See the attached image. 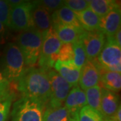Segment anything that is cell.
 I'll use <instances>...</instances> for the list:
<instances>
[{"instance_id": "obj_1", "label": "cell", "mask_w": 121, "mask_h": 121, "mask_svg": "<svg viewBox=\"0 0 121 121\" xmlns=\"http://www.w3.org/2000/svg\"><path fill=\"white\" fill-rule=\"evenodd\" d=\"M17 89L23 97L37 100L46 105L51 95V86L47 71L41 68H26L17 81Z\"/></svg>"}, {"instance_id": "obj_2", "label": "cell", "mask_w": 121, "mask_h": 121, "mask_svg": "<svg viewBox=\"0 0 121 121\" xmlns=\"http://www.w3.org/2000/svg\"><path fill=\"white\" fill-rule=\"evenodd\" d=\"M24 59L16 43H8L0 60V71L9 83L17 82L26 71Z\"/></svg>"}, {"instance_id": "obj_3", "label": "cell", "mask_w": 121, "mask_h": 121, "mask_svg": "<svg viewBox=\"0 0 121 121\" xmlns=\"http://www.w3.org/2000/svg\"><path fill=\"white\" fill-rule=\"evenodd\" d=\"M44 35L35 28L21 32L17 44L22 52L26 67H33L38 62L41 52Z\"/></svg>"}, {"instance_id": "obj_4", "label": "cell", "mask_w": 121, "mask_h": 121, "mask_svg": "<svg viewBox=\"0 0 121 121\" xmlns=\"http://www.w3.org/2000/svg\"><path fill=\"white\" fill-rule=\"evenodd\" d=\"M45 106L37 100L22 97L13 103L12 121H43Z\"/></svg>"}, {"instance_id": "obj_5", "label": "cell", "mask_w": 121, "mask_h": 121, "mask_svg": "<svg viewBox=\"0 0 121 121\" xmlns=\"http://www.w3.org/2000/svg\"><path fill=\"white\" fill-rule=\"evenodd\" d=\"M98 65L111 71L121 72V47L113 36H106L104 46L98 56Z\"/></svg>"}, {"instance_id": "obj_6", "label": "cell", "mask_w": 121, "mask_h": 121, "mask_svg": "<svg viewBox=\"0 0 121 121\" xmlns=\"http://www.w3.org/2000/svg\"><path fill=\"white\" fill-rule=\"evenodd\" d=\"M47 73L51 86V95L48 102V108L62 107L71 88L73 87L67 82L56 71L49 69L47 71Z\"/></svg>"}, {"instance_id": "obj_7", "label": "cell", "mask_w": 121, "mask_h": 121, "mask_svg": "<svg viewBox=\"0 0 121 121\" xmlns=\"http://www.w3.org/2000/svg\"><path fill=\"white\" fill-rule=\"evenodd\" d=\"M63 44L59 39L52 27L44 35L41 52L39 56V65L41 69L48 71L54 67L52 56L59 51Z\"/></svg>"}, {"instance_id": "obj_8", "label": "cell", "mask_w": 121, "mask_h": 121, "mask_svg": "<svg viewBox=\"0 0 121 121\" xmlns=\"http://www.w3.org/2000/svg\"><path fill=\"white\" fill-rule=\"evenodd\" d=\"M34 1H24L21 4L11 8L9 28L17 32H22L35 28L32 19V9Z\"/></svg>"}, {"instance_id": "obj_9", "label": "cell", "mask_w": 121, "mask_h": 121, "mask_svg": "<svg viewBox=\"0 0 121 121\" xmlns=\"http://www.w3.org/2000/svg\"><path fill=\"white\" fill-rule=\"evenodd\" d=\"M83 48L85 49L87 60L96 59L105 43V35L99 30L83 31L79 36Z\"/></svg>"}, {"instance_id": "obj_10", "label": "cell", "mask_w": 121, "mask_h": 121, "mask_svg": "<svg viewBox=\"0 0 121 121\" xmlns=\"http://www.w3.org/2000/svg\"><path fill=\"white\" fill-rule=\"evenodd\" d=\"M118 96L115 92L102 88L100 107L105 121H113V118L120 105Z\"/></svg>"}, {"instance_id": "obj_11", "label": "cell", "mask_w": 121, "mask_h": 121, "mask_svg": "<svg viewBox=\"0 0 121 121\" xmlns=\"http://www.w3.org/2000/svg\"><path fill=\"white\" fill-rule=\"evenodd\" d=\"M99 81V71L94 63L91 60H87L80 70L79 86L85 91L98 85Z\"/></svg>"}, {"instance_id": "obj_12", "label": "cell", "mask_w": 121, "mask_h": 121, "mask_svg": "<svg viewBox=\"0 0 121 121\" xmlns=\"http://www.w3.org/2000/svg\"><path fill=\"white\" fill-rule=\"evenodd\" d=\"M121 8H114L106 16L100 17L98 30L106 36H113L121 28Z\"/></svg>"}, {"instance_id": "obj_13", "label": "cell", "mask_w": 121, "mask_h": 121, "mask_svg": "<svg viewBox=\"0 0 121 121\" xmlns=\"http://www.w3.org/2000/svg\"><path fill=\"white\" fill-rule=\"evenodd\" d=\"M56 71L72 87L78 84L80 70L73 63V60H57L54 65Z\"/></svg>"}, {"instance_id": "obj_14", "label": "cell", "mask_w": 121, "mask_h": 121, "mask_svg": "<svg viewBox=\"0 0 121 121\" xmlns=\"http://www.w3.org/2000/svg\"><path fill=\"white\" fill-rule=\"evenodd\" d=\"M87 105L85 91L77 85L70 90L65 101V106L69 110L71 116L78 114L79 110Z\"/></svg>"}, {"instance_id": "obj_15", "label": "cell", "mask_w": 121, "mask_h": 121, "mask_svg": "<svg viewBox=\"0 0 121 121\" xmlns=\"http://www.w3.org/2000/svg\"><path fill=\"white\" fill-rule=\"evenodd\" d=\"M32 19L35 28L44 35L52 27L51 14L40 5L34 1L32 9Z\"/></svg>"}, {"instance_id": "obj_16", "label": "cell", "mask_w": 121, "mask_h": 121, "mask_svg": "<svg viewBox=\"0 0 121 121\" xmlns=\"http://www.w3.org/2000/svg\"><path fill=\"white\" fill-rule=\"evenodd\" d=\"M99 71V81L103 89L111 91L113 92H118L121 88V73L111 71L100 67L95 62H94Z\"/></svg>"}, {"instance_id": "obj_17", "label": "cell", "mask_w": 121, "mask_h": 121, "mask_svg": "<svg viewBox=\"0 0 121 121\" xmlns=\"http://www.w3.org/2000/svg\"><path fill=\"white\" fill-rule=\"evenodd\" d=\"M51 22L52 25L61 24L72 26L78 28H82L75 13L65 5L52 12L51 14Z\"/></svg>"}, {"instance_id": "obj_18", "label": "cell", "mask_w": 121, "mask_h": 121, "mask_svg": "<svg viewBox=\"0 0 121 121\" xmlns=\"http://www.w3.org/2000/svg\"><path fill=\"white\" fill-rule=\"evenodd\" d=\"M52 28L55 31L61 43H73L79 39L80 35L84 30L72 26L61 24H52Z\"/></svg>"}, {"instance_id": "obj_19", "label": "cell", "mask_w": 121, "mask_h": 121, "mask_svg": "<svg viewBox=\"0 0 121 121\" xmlns=\"http://www.w3.org/2000/svg\"><path fill=\"white\" fill-rule=\"evenodd\" d=\"M75 15L83 30L91 32L99 30L100 17L90 8L80 12H76Z\"/></svg>"}, {"instance_id": "obj_20", "label": "cell", "mask_w": 121, "mask_h": 121, "mask_svg": "<svg viewBox=\"0 0 121 121\" xmlns=\"http://www.w3.org/2000/svg\"><path fill=\"white\" fill-rule=\"evenodd\" d=\"M87 2L89 8L99 17L106 16L114 8H120L119 2L112 0H92Z\"/></svg>"}, {"instance_id": "obj_21", "label": "cell", "mask_w": 121, "mask_h": 121, "mask_svg": "<svg viewBox=\"0 0 121 121\" xmlns=\"http://www.w3.org/2000/svg\"><path fill=\"white\" fill-rule=\"evenodd\" d=\"M71 114L65 106L58 108H47L43 114V121H70Z\"/></svg>"}, {"instance_id": "obj_22", "label": "cell", "mask_w": 121, "mask_h": 121, "mask_svg": "<svg viewBox=\"0 0 121 121\" xmlns=\"http://www.w3.org/2000/svg\"><path fill=\"white\" fill-rule=\"evenodd\" d=\"M101 90L102 87L99 85H97L87 89L84 91L86 97L87 104H88L87 106L102 114L100 107Z\"/></svg>"}, {"instance_id": "obj_23", "label": "cell", "mask_w": 121, "mask_h": 121, "mask_svg": "<svg viewBox=\"0 0 121 121\" xmlns=\"http://www.w3.org/2000/svg\"><path fill=\"white\" fill-rule=\"evenodd\" d=\"M13 95L9 90L0 94V121H5L8 117Z\"/></svg>"}, {"instance_id": "obj_24", "label": "cell", "mask_w": 121, "mask_h": 121, "mask_svg": "<svg viewBox=\"0 0 121 121\" xmlns=\"http://www.w3.org/2000/svg\"><path fill=\"white\" fill-rule=\"evenodd\" d=\"M72 47L73 51V63L79 69H81L87 59L85 49L79 38L72 43Z\"/></svg>"}, {"instance_id": "obj_25", "label": "cell", "mask_w": 121, "mask_h": 121, "mask_svg": "<svg viewBox=\"0 0 121 121\" xmlns=\"http://www.w3.org/2000/svg\"><path fill=\"white\" fill-rule=\"evenodd\" d=\"M78 121H105V120L100 113L86 105L79 110Z\"/></svg>"}, {"instance_id": "obj_26", "label": "cell", "mask_w": 121, "mask_h": 121, "mask_svg": "<svg viewBox=\"0 0 121 121\" xmlns=\"http://www.w3.org/2000/svg\"><path fill=\"white\" fill-rule=\"evenodd\" d=\"M11 8L7 1L0 0V22L5 27L9 28Z\"/></svg>"}, {"instance_id": "obj_27", "label": "cell", "mask_w": 121, "mask_h": 121, "mask_svg": "<svg viewBox=\"0 0 121 121\" xmlns=\"http://www.w3.org/2000/svg\"><path fill=\"white\" fill-rule=\"evenodd\" d=\"M58 60L68 61L73 60V51L71 43L62 44L58 52Z\"/></svg>"}, {"instance_id": "obj_28", "label": "cell", "mask_w": 121, "mask_h": 121, "mask_svg": "<svg viewBox=\"0 0 121 121\" xmlns=\"http://www.w3.org/2000/svg\"><path fill=\"white\" fill-rule=\"evenodd\" d=\"M64 5L73 11L75 13L80 12L89 8L88 2L85 0H65Z\"/></svg>"}, {"instance_id": "obj_29", "label": "cell", "mask_w": 121, "mask_h": 121, "mask_svg": "<svg viewBox=\"0 0 121 121\" xmlns=\"http://www.w3.org/2000/svg\"><path fill=\"white\" fill-rule=\"evenodd\" d=\"M36 2L38 5L46 9L50 13L54 12L64 5V1L61 0H42L36 1Z\"/></svg>"}, {"instance_id": "obj_30", "label": "cell", "mask_w": 121, "mask_h": 121, "mask_svg": "<svg viewBox=\"0 0 121 121\" xmlns=\"http://www.w3.org/2000/svg\"><path fill=\"white\" fill-rule=\"evenodd\" d=\"M9 82L5 78L3 73L0 71V94L9 90Z\"/></svg>"}, {"instance_id": "obj_31", "label": "cell", "mask_w": 121, "mask_h": 121, "mask_svg": "<svg viewBox=\"0 0 121 121\" xmlns=\"http://www.w3.org/2000/svg\"><path fill=\"white\" fill-rule=\"evenodd\" d=\"M121 29H118V30L117 31V32L115 33V35L113 36V38L114 39L115 42L118 44V46L121 47Z\"/></svg>"}, {"instance_id": "obj_32", "label": "cell", "mask_w": 121, "mask_h": 121, "mask_svg": "<svg viewBox=\"0 0 121 121\" xmlns=\"http://www.w3.org/2000/svg\"><path fill=\"white\" fill-rule=\"evenodd\" d=\"M23 1H21V0H8V1H7V2L8 3V4L9 5L11 8L21 4Z\"/></svg>"}, {"instance_id": "obj_33", "label": "cell", "mask_w": 121, "mask_h": 121, "mask_svg": "<svg viewBox=\"0 0 121 121\" xmlns=\"http://www.w3.org/2000/svg\"><path fill=\"white\" fill-rule=\"evenodd\" d=\"M113 121H121V105L117 110V112L113 118Z\"/></svg>"}, {"instance_id": "obj_34", "label": "cell", "mask_w": 121, "mask_h": 121, "mask_svg": "<svg viewBox=\"0 0 121 121\" xmlns=\"http://www.w3.org/2000/svg\"><path fill=\"white\" fill-rule=\"evenodd\" d=\"M5 36V26L0 22V40L4 39Z\"/></svg>"}, {"instance_id": "obj_35", "label": "cell", "mask_w": 121, "mask_h": 121, "mask_svg": "<svg viewBox=\"0 0 121 121\" xmlns=\"http://www.w3.org/2000/svg\"><path fill=\"white\" fill-rule=\"evenodd\" d=\"M70 121H78V114H75L74 116H71Z\"/></svg>"}]
</instances>
